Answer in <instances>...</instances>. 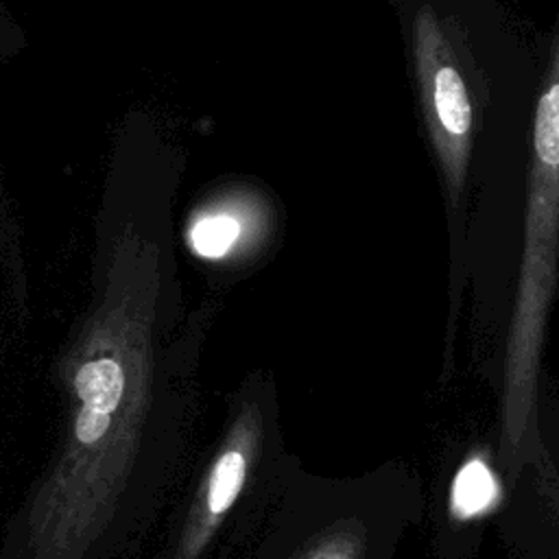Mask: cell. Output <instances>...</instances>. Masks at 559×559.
Here are the masks:
<instances>
[{
    "label": "cell",
    "mask_w": 559,
    "mask_h": 559,
    "mask_svg": "<svg viewBox=\"0 0 559 559\" xmlns=\"http://www.w3.org/2000/svg\"><path fill=\"white\" fill-rule=\"evenodd\" d=\"M299 463L286 445L275 386L245 382L197 459L151 559H240Z\"/></svg>",
    "instance_id": "2"
},
{
    "label": "cell",
    "mask_w": 559,
    "mask_h": 559,
    "mask_svg": "<svg viewBox=\"0 0 559 559\" xmlns=\"http://www.w3.org/2000/svg\"><path fill=\"white\" fill-rule=\"evenodd\" d=\"M236 238H238V223L229 216L201 218L190 231L192 247L207 258L223 255L234 245Z\"/></svg>",
    "instance_id": "5"
},
{
    "label": "cell",
    "mask_w": 559,
    "mask_h": 559,
    "mask_svg": "<svg viewBox=\"0 0 559 559\" xmlns=\"http://www.w3.org/2000/svg\"><path fill=\"white\" fill-rule=\"evenodd\" d=\"M559 295V13L537 90L522 247L507 312L502 362V459L515 461L535 426L548 314Z\"/></svg>",
    "instance_id": "3"
},
{
    "label": "cell",
    "mask_w": 559,
    "mask_h": 559,
    "mask_svg": "<svg viewBox=\"0 0 559 559\" xmlns=\"http://www.w3.org/2000/svg\"><path fill=\"white\" fill-rule=\"evenodd\" d=\"M415 511L400 469L323 476L299 463L240 559H393Z\"/></svg>",
    "instance_id": "4"
},
{
    "label": "cell",
    "mask_w": 559,
    "mask_h": 559,
    "mask_svg": "<svg viewBox=\"0 0 559 559\" xmlns=\"http://www.w3.org/2000/svg\"><path fill=\"white\" fill-rule=\"evenodd\" d=\"M421 133L448 229L450 354L463 295L511 304L544 59L502 0H400Z\"/></svg>",
    "instance_id": "1"
}]
</instances>
